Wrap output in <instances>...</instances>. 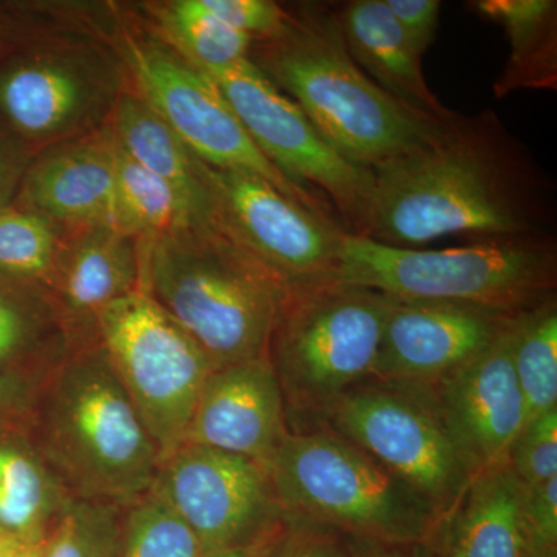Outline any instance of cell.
<instances>
[{"label": "cell", "mask_w": 557, "mask_h": 557, "mask_svg": "<svg viewBox=\"0 0 557 557\" xmlns=\"http://www.w3.org/2000/svg\"><path fill=\"white\" fill-rule=\"evenodd\" d=\"M555 200L525 146L493 110L454 116L424 148L373 171L358 236L421 249L448 237L552 236Z\"/></svg>", "instance_id": "cell-1"}, {"label": "cell", "mask_w": 557, "mask_h": 557, "mask_svg": "<svg viewBox=\"0 0 557 557\" xmlns=\"http://www.w3.org/2000/svg\"><path fill=\"white\" fill-rule=\"evenodd\" d=\"M249 60L344 159L372 172L428 146L457 115L431 119L380 89L351 60L332 5L285 9L274 35L252 40Z\"/></svg>", "instance_id": "cell-2"}, {"label": "cell", "mask_w": 557, "mask_h": 557, "mask_svg": "<svg viewBox=\"0 0 557 557\" xmlns=\"http://www.w3.org/2000/svg\"><path fill=\"white\" fill-rule=\"evenodd\" d=\"M27 431L76 500L127 507L159 471V446L98 338L47 376Z\"/></svg>", "instance_id": "cell-3"}, {"label": "cell", "mask_w": 557, "mask_h": 557, "mask_svg": "<svg viewBox=\"0 0 557 557\" xmlns=\"http://www.w3.org/2000/svg\"><path fill=\"white\" fill-rule=\"evenodd\" d=\"M139 242L141 289L168 311L215 369L269 358L287 288L211 223Z\"/></svg>", "instance_id": "cell-4"}, {"label": "cell", "mask_w": 557, "mask_h": 557, "mask_svg": "<svg viewBox=\"0 0 557 557\" xmlns=\"http://www.w3.org/2000/svg\"><path fill=\"white\" fill-rule=\"evenodd\" d=\"M335 282L403 302H443L522 314L556 298L552 236L472 240L458 247H386L344 231Z\"/></svg>", "instance_id": "cell-5"}, {"label": "cell", "mask_w": 557, "mask_h": 557, "mask_svg": "<svg viewBox=\"0 0 557 557\" xmlns=\"http://www.w3.org/2000/svg\"><path fill=\"white\" fill-rule=\"evenodd\" d=\"M395 299L329 282L288 292L269 346L292 434L324 426L348 392L372 380Z\"/></svg>", "instance_id": "cell-6"}, {"label": "cell", "mask_w": 557, "mask_h": 557, "mask_svg": "<svg viewBox=\"0 0 557 557\" xmlns=\"http://www.w3.org/2000/svg\"><path fill=\"white\" fill-rule=\"evenodd\" d=\"M0 50V119L35 149L101 129L131 76L110 27H36Z\"/></svg>", "instance_id": "cell-7"}, {"label": "cell", "mask_w": 557, "mask_h": 557, "mask_svg": "<svg viewBox=\"0 0 557 557\" xmlns=\"http://www.w3.org/2000/svg\"><path fill=\"white\" fill-rule=\"evenodd\" d=\"M285 520L344 537L395 544L428 541L440 516L366 450L329 428L285 438L270 465Z\"/></svg>", "instance_id": "cell-8"}, {"label": "cell", "mask_w": 557, "mask_h": 557, "mask_svg": "<svg viewBox=\"0 0 557 557\" xmlns=\"http://www.w3.org/2000/svg\"><path fill=\"white\" fill-rule=\"evenodd\" d=\"M110 36L135 89L197 159L218 170L259 175L288 199L333 220L329 200L289 182L260 152L209 73L182 57L149 24L115 9Z\"/></svg>", "instance_id": "cell-9"}, {"label": "cell", "mask_w": 557, "mask_h": 557, "mask_svg": "<svg viewBox=\"0 0 557 557\" xmlns=\"http://www.w3.org/2000/svg\"><path fill=\"white\" fill-rule=\"evenodd\" d=\"M97 338L161 457L178 448L215 369L211 359L143 289L98 314Z\"/></svg>", "instance_id": "cell-10"}, {"label": "cell", "mask_w": 557, "mask_h": 557, "mask_svg": "<svg viewBox=\"0 0 557 557\" xmlns=\"http://www.w3.org/2000/svg\"><path fill=\"white\" fill-rule=\"evenodd\" d=\"M324 426L412 487L440 519L474 482V472L431 403L408 384L366 381L341 399Z\"/></svg>", "instance_id": "cell-11"}, {"label": "cell", "mask_w": 557, "mask_h": 557, "mask_svg": "<svg viewBox=\"0 0 557 557\" xmlns=\"http://www.w3.org/2000/svg\"><path fill=\"white\" fill-rule=\"evenodd\" d=\"M214 223L287 292L335 282L343 226L288 199L259 175L203 163Z\"/></svg>", "instance_id": "cell-12"}, {"label": "cell", "mask_w": 557, "mask_h": 557, "mask_svg": "<svg viewBox=\"0 0 557 557\" xmlns=\"http://www.w3.org/2000/svg\"><path fill=\"white\" fill-rule=\"evenodd\" d=\"M260 152L295 185L329 199L344 230L357 233L373 172L344 159L251 60L209 73Z\"/></svg>", "instance_id": "cell-13"}, {"label": "cell", "mask_w": 557, "mask_h": 557, "mask_svg": "<svg viewBox=\"0 0 557 557\" xmlns=\"http://www.w3.org/2000/svg\"><path fill=\"white\" fill-rule=\"evenodd\" d=\"M150 490L190 528L205 555L247 547L285 527L269 469L208 446L182 443L161 457Z\"/></svg>", "instance_id": "cell-14"}, {"label": "cell", "mask_w": 557, "mask_h": 557, "mask_svg": "<svg viewBox=\"0 0 557 557\" xmlns=\"http://www.w3.org/2000/svg\"><path fill=\"white\" fill-rule=\"evenodd\" d=\"M522 314L460 369L431 383L408 384L431 403L475 479L508 463L512 443L525 426V405L512 364Z\"/></svg>", "instance_id": "cell-15"}, {"label": "cell", "mask_w": 557, "mask_h": 557, "mask_svg": "<svg viewBox=\"0 0 557 557\" xmlns=\"http://www.w3.org/2000/svg\"><path fill=\"white\" fill-rule=\"evenodd\" d=\"M519 314L395 299L384 322L372 380L424 384L482 354Z\"/></svg>", "instance_id": "cell-16"}, {"label": "cell", "mask_w": 557, "mask_h": 557, "mask_svg": "<svg viewBox=\"0 0 557 557\" xmlns=\"http://www.w3.org/2000/svg\"><path fill=\"white\" fill-rule=\"evenodd\" d=\"M288 434L281 387L262 358L212 370L183 443L247 457L270 471Z\"/></svg>", "instance_id": "cell-17"}, {"label": "cell", "mask_w": 557, "mask_h": 557, "mask_svg": "<svg viewBox=\"0 0 557 557\" xmlns=\"http://www.w3.org/2000/svg\"><path fill=\"white\" fill-rule=\"evenodd\" d=\"M116 157L119 143L109 123L47 146L36 152L14 205L65 228L115 226Z\"/></svg>", "instance_id": "cell-18"}, {"label": "cell", "mask_w": 557, "mask_h": 557, "mask_svg": "<svg viewBox=\"0 0 557 557\" xmlns=\"http://www.w3.org/2000/svg\"><path fill=\"white\" fill-rule=\"evenodd\" d=\"M50 289L76 343L97 339L98 314L141 289L137 237L104 223L70 228Z\"/></svg>", "instance_id": "cell-19"}, {"label": "cell", "mask_w": 557, "mask_h": 557, "mask_svg": "<svg viewBox=\"0 0 557 557\" xmlns=\"http://www.w3.org/2000/svg\"><path fill=\"white\" fill-rule=\"evenodd\" d=\"M351 60L392 98L435 120H450L421 72V58L406 39L384 0H351L335 7Z\"/></svg>", "instance_id": "cell-20"}, {"label": "cell", "mask_w": 557, "mask_h": 557, "mask_svg": "<svg viewBox=\"0 0 557 557\" xmlns=\"http://www.w3.org/2000/svg\"><path fill=\"white\" fill-rule=\"evenodd\" d=\"M523 486L508 463L479 475L428 537L432 557H522Z\"/></svg>", "instance_id": "cell-21"}, {"label": "cell", "mask_w": 557, "mask_h": 557, "mask_svg": "<svg viewBox=\"0 0 557 557\" xmlns=\"http://www.w3.org/2000/svg\"><path fill=\"white\" fill-rule=\"evenodd\" d=\"M76 346L51 289L0 269V370L46 379Z\"/></svg>", "instance_id": "cell-22"}, {"label": "cell", "mask_w": 557, "mask_h": 557, "mask_svg": "<svg viewBox=\"0 0 557 557\" xmlns=\"http://www.w3.org/2000/svg\"><path fill=\"white\" fill-rule=\"evenodd\" d=\"M109 124L120 148L166 182L182 197L197 222H214L203 161L190 152L170 124L135 89L132 81L121 94Z\"/></svg>", "instance_id": "cell-23"}, {"label": "cell", "mask_w": 557, "mask_h": 557, "mask_svg": "<svg viewBox=\"0 0 557 557\" xmlns=\"http://www.w3.org/2000/svg\"><path fill=\"white\" fill-rule=\"evenodd\" d=\"M70 498L27 426L0 428V530L44 542Z\"/></svg>", "instance_id": "cell-24"}, {"label": "cell", "mask_w": 557, "mask_h": 557, "mask_svg": "<svg viewBox=\"0 0 557 557\" xmlns=\"http://www.w3.org/2000/svg\"><path fill=\"white\" fill-rule=\"evenodd\" d=\"M475 13L500 25L511 54L496 83V97L519 89H556L557 2L555 0H479Z\"/></svg>", "instance_id": "cell-25"}, {"label": "cell", "mask_w": 557, "mask_h": 557, "mask_svg": "<svg viewBox=\"0 0 557 557\" xmlns=\"http://www.w3.org/2000/svg\"><path fill=\"white\" fill-rule=\"evenodd\" d=\"M145 5L149 27L203 72H222L248 60L252 39L209 13L201 0H166Z\"/></svg>", "instance_id": "cell-26"}, {"label": "cell", "mask_w": 557, "mask_h": 557, "mask_svg": "<svg viewBox=\"0 0 557 557\" xmlns=\"http://www.w3.org/2000/svg\"><path fill=\"white\" fill-rule=\"evenodd\" d=\"M119 143V141H116ZM200 223L166 182L131 159L119 145L115 182V226L150 239L180 226Z\"/></svg>", "instance_id": "cell-27"}, {"label": "cell", "mask_w": 557, "mask_h": 557, "mask_svg": "<svg viewBox=\"0 0 557 557\" xmlns=\"http://www.w3.org/2000/svg\"><path fill=\"white\" fill-rule=\"evenodd\" d=\"M512 364L527 421L557 409V300L527 311L516 329Z\"/></svg>", "instance_id": "cell-28"}, {"label": "cell", "mask_w": 557, "mask_h": 557, "mask_svg": "<svg viewBox=\"0 0 557 557\" xmlns=\"http://www.w3.org/2000/svg\"><path fill=\"white\" fill-rule=\"evenodd\" d=\"M69 230L17 205L0 209V269L50 288Z\"/></svg>", "instance_id": "cell-29"}, {"label": "cell", "mask_w": 557, "mask_h": 557, "mask_svg": "<svg viewBox=\"0 0 557 557\" xmlns=\"http://www.w3.org/2000/svg\"><path fill=\"white\" fill-rule=\"evenodd\" d=\"M203 556L199 539L156 491L121 511L116 557Z\"/></svg>", "instance_id": "cell-30"}, {"label": "cell", "mask_w": 557, "mask_h": 557, "mask_svg": "<svg viewBox=\"0 0 557 557\" xmlns=\"http://www.w3.org/2000/svg\"><path fill=\"white\" fill-rule=\"evenodd\" d=\"M123 508L70 498L44 542L46 557H116Z\"/></svg>", "instance_id": "cell-31"}, {"label": "cell", "mask_w": 557, "mask_h": 557, "mask_svg": "<svg viewBox=\"0 0 557 557\" xmlns=\"http://www.w3.org/2000/svg\"><path fill=\"white\" fill-rule=\"evenodd\" d=\"M508 465L523 487L557 478V409L528 421L512 443Z\"/></svg>", "instance_id": "cell-32"}, {"label": "cell", "mask_w": 557, "mask_h": 557, "mask_svg": "<svg viewBox=\"0 0 557 557\" xmlns=\"http://www.w3.org/2000/svg\"><path fill=\"white\" fill-rule=\"evenodd\" d=\"M523 555L557 553V478L523 487Z\"/></svg>", "instance_id": "cell-33"}, {"label": "cell", "mask_w": 557, "mask_h": 557, "mask_svg": "<svg viewBox=\"0 0 557 557\" xmlns=\"http://www.w3.org/2000/svg\"><path fill=\"white\" fill-rule=\"evenodd\" d=\"M205 9L252 40L270 38L285 21V9L271 0H201Z\"/></svg>", "instance_id": "cell-34"}, {"label": "cell", "mask_w": 557, "mask_h": 557, "mask_svg": "<svg viewBox=\"0 0 557 557\" xmlns=\"http://www.w3.org/2000/svg\"><path fill=\"white\" fill-rule=\"evenodd\" d=\"M267 557H348L346 539L311 523L285 520Z\"/></svg>", "instance_id": "cell-35"}, {"label": "cell", "mask_w": 557, "mask_h": 557, "mask_svg": "<svg viewBox=\"0 0 557 557\" xmlns=\"http://www.w3.org/2000/svg\"><path fill=\"white\" fill-rule=\"evenodd\" d=\"M392 16L418 57L423 58L437 36L440 22L438 0H384Z\"/></svg>", "instance_id": "cell-36"}, {"label": "cell", "mask_w": 557, "mask_h": 557, "mask_svg": "<svg viewBox=\"0 0 557 557\" xmlns=\"http://www.w3.org/2000/svg\"><path fill=\"white\" fill-rule=\"evenodd\" d=\"M38 149L0 119V209L16 201L22 180Z\"/></svg>", "instance_id": "cell-37"}, {"label": "cell", "mask_w": 557, "mask_h": 557, "mask_svg": "<svg viewBox=\"0 0 557 557\" xmlns=\"http://www.w3.org/2000/svg\"><path fill=\"white\" fill-rule=\"evenodd\" d=\"M46 380L0 370V428L27 426Z\"/></svg>", "instance_id": "cell-38"}, {"label": "cell", "mask_w": 557, "mask_h": 557, "mask_svg": "<svg viewBox=\"0 0 557 557\" xmlns=\"http://www.w3.org/2000/svg\"><path fill=\"white\" fill-rule=\"evenodd\" d=\"M346 539L348 557H432L426 542L418 544H395L373 539Z\"/></svg>", "instance_id": "cell-39"}, {"label": "cell", "mask_w": 557, "mask_h": 557, "mask_svg": "<svg viewBox=\"0 0 557 557\" xmlns=\"http://www.w3.org/2000/svg\"><path fill=\"white\" fill-rule=\"evenodd\" d=\"M44 542L25 541V539L14 536L10 537L0 547V557H46Z\"/></svg>", "instance_id": "cell-40"}, {"label": "cell", "mask_w": 557, "mask_h": 557, "mask_svg": "<svg viewBox=\"0 0 557 557\" xmlns=\"http://www.w3.org/2000/svg\"><path fill=\"white\" fill-rule=\"evenodd\" d=\"M282 533V531H281ZM271 536L263 539V541L256 542V544L247 545V547L222 549V552L207 553L203 557H267L273 548L274 542L278 537Z\"/></svg>", "instance_id": "cell-41"}, {"label": "cell", "mask_w": 557, "mask_h": 557, "mask_svg": "<svg viewBox=\"0 0 557 557\" xmlns=\"http://www.w3.org/2000/svg\"><path fill=\"white\" fill-rule=\"evenodd\" d=\"M7 30L5 27H3V21L0 20V50H2L3 47V40H5Z\"/></svg>", "instance_id": "cell-42"}, {"label": "cell", "mask_w": 557, "mask_h": 557, "mask_svg": "<svg viewBox=\"0 0 557 557\" xmlns=\"http://www.w3.org/2000/svg\"><path fill=\"white\" fill-rule=\"evenodd\" d=\"M10 537L13 536H11V534L9 533H5V531L3 530H0V547H2V545L5 544V542L9 541Z\"/></svg>", "instance_id": "cell-43"}, {"label": "cell", "mask_w": 557, "mask_h": 557, "mask_svg": "<svg viewBox=\"0 0 557 557\" xmlns=\"http://www.w3.org/2000/svg\"><path fill=\"white\" fill-rule=\"evenodd\" d=\"M522 557H557V553H552V555H541V556H523Z\"/></svg>", "instance_id": "cell-44"}]
</instances>
